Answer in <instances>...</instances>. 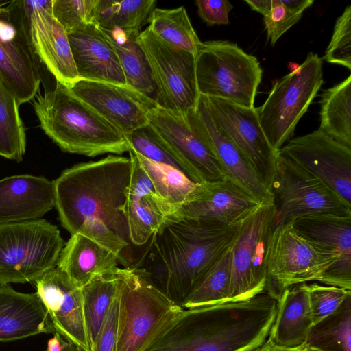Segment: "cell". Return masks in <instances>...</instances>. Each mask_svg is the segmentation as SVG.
Masks as SVG:
<instances>
[{
	"label": "cell",
	"instance_id": "cell-1",
	"mask_svg": "<svg viewBox=\"0 0 351 351\" xmlns=\"http://www.w3.org/2000/svg\"><path fill=\"white\" fill-rule=\"evenodd\" d=\"M276 305L264 291L245 300L183 309L145 351H252L267 339Z\"/></svg>",
	"mask_w": 351,
	"mask_h": 351
},
{
	"label": "cell",
	"instance_id": "cell-2",
	"mask_svg": "<svg viewBox=\"0 0 351 351\" xmlns=\"http://www.w3.org/2000/svg\"><path fill=\"white\" fill-rule=\"evenodd\" d=\"M241 222L223 226L168 216L149 240L152 263L147 268L134 269L182 307L206 272L232 245Z\"/></svg>",
	"mask_w": 351,
	"mask_h": 351
},
{
	"label": "cell",
	"instance_id": "cell-3",
	"mask_svg": "<svg viewBox=\"0 0 351 351\" xmlns=\"http://www.w3.org/2000/svg\"><path fill=\"white\" fill-rule=\"evenodd\" d=\"M132 166L130 157L109 155L66 169L53 181L55 207L71 235L84 223L101 221L129 243L125 206Z\"/></svg>",
	"mask_w": 351,
	"mask_h": 351
},
{
	"label": "cell",
	"instance_id": "cell-4",
	"mask_svg": "<svg viewBox=\"0 0 351 351\" xmlns=\"http://www.w3.org/2000/svg\"><path fill=\"white\" fill-rule=\"evenodd\" d=\"M32 101L41 129L63 152L93 157L130 151L125 135L67 86L56 81Z\"/></svg>",
	"mask_w": 351,
	"mask_h": 351
},
{
	"label": "cell",
	"instance_id": "cell-5",
	"mask_svg": "<svg viewBox=\"0 0 351 351\" xmlns=\"http://www.w3.org/2000/svg\"><path fill=\"white\" fill-rule=\"evenodd\" d=\"M116 351H145L184 309L132 267L118 268Z\"/></svg>",
	"mask_w": 351,
	"mask_h": 351
},
{
	"label": "cell",
	"instance_id": "cell-6",
	"mask_svg": "<svg viewBox=\"0 0 351 351\" xmlns=\"http://www.w3.org/2000/svg\"><path fill=\"white\" fill-rule=\"evenodd\" d=\"M263 70L257 58L227 40L202 43L195 54L199 94L254 108Z\"/></svg>",
	"mask_w": 351,
	"mask_h": 351
},
{
	"label": "cell",
	"instance_id": "cell-7",
	"mask_svg": "<svg viewBox=\"0 0 351 351\" xmlns=\"http://www.w3.org/2000/svg\"><path fill=\"white\" fill-rule=\"evenodd\" d=\"M64 241L44 219L0 224V285L35 281L57 266Z\"/></svg>",
	"mask_w": 351,
	"mask_h": 351
},
{
	"label": "cell",
	"instance_id": "cell-8",
	"mask_svg": "<svg viewBox=\"0 0 351 351\" xmlns=\"http://www.w3.org/2000/svg\"><path fill=\"white\" fill-rule=\"evenodd\" d=\"M322 66V59L309 52L302 64L274 82L265 102L256 108L264 134L275 149L292 137L323 84Z\"/></svg>",
	"mask_w": 351,
	"mask_h": 351
},
{
	"label": "cell",
	"instance_id": "cell-9",
	"mask_svg": "<svg viewBox=\"0 0 351 351\" xmlns=\"http://www.w3.org/2000/svg\"><path fill=\"white\" fill-rule=\"evenodd\" d=\"M271 191L274 228L299 217H351V206L321 180L278 152Z\"/></svg>",
	"mask_w": 351,
	"mask_h": 351
},
{
	"label": "cell",
	"instance_id": "cell-10",
	"mask_svg": "<svg viewBox=\"0 0 351 351\" xmlns=\"http://www.w3.org/2000/svg\"><path fill=\"white\" fill-rule=\"evenodd\" d=\"M39 62L30 41L27 1H0V80L19 106L38 93Z\"/></svg>",
	"mask_w": 351,
	"mask_h": 351
},
{
	"label": "cell",
	"instance_id": "cell-11",
	"mask_svg": "<svg viewBox=\"0 0 351 351\" xmlns=\"http://www.w3.org/2000/svg\"><path fill=\"white\" fill-rule=\"evenodd\" d=\"M338 258L336 253L300 234L291 222L280 225L269 241L265 291L278 299L291 286L318 281Z\"/></svg>",
	"mask_w": 351,
	"mask_h": 351
},
{
	"label": "cell",
	"instance_id": "cell-12",
	"mask_svg": "<svg viewBox=\"0 0 351 351\" xmlns=\"http://www.w3.org/2000/svg\"><path fill=\"white\" fill-rule=\"evenodd\" d=\"M136 39L152 73L157 106L182 114L195 109L200 95L195 56L165 42L148 28L140 32Z\"/></svg>",
	"mask_w": 351,
	"mask_h": 351
},
{
	"label": "cell",
	"instance_id": "cell-13",
	"mask_svg": "<svg viewBox=\"0 0 351 351\" xmlns=\"http://www.w3.org/2000/svg\"><path fill=\"white\" fill-rule=\"evenodd\" d=\"M274 201L262 202L245 219L232 245L230 301L250 299L265 291L267 258L274 229Z\"/></svg>",
	"mask_w": 351,
	"mask_h": 351
},
{
	"label": "cell",
	"instance_id": "cell-14",
	"mask_svg": "<svg viewBox=\"0 0 351 351\" xmlns=\"http://www.w3.org/2000/svg\"><path fill=\"white\" fill-rule=\"evenodd\" d=\"M204 97L216 126L238 148L271 191L278 151L266 138L256 108H249L219 99Z\"/></svg>",
	"mask_w": 351,
	"mask_h": 351
},
{
	"label": "cell",
	"instance_id": "cell-15",
	"mask_svg": "<svg viewBox=\"0 0 351 351\" xmlns=\"http://www.w3.org/2000/svg\"><path fill=\"white\" fill-rule=\"evenodd\" d=\"M147 118L148 123L192 181L201 184L226 178L217 158L190 125L185 114L156 106L149 111Z\"/></svg>",
	"mask_w": 351,
	"mask_h": 351
},
{
	"label": "cell",
	"instance_id": "cell-16",
	"mask_svg": "<svg viewBox=\"0 0 351 351\" xmlns=\"http://www.w3.org/2000/svg\"><path fill=\"white\" fill-rule=\"evenodd\" d=\"M278 152L321 180L351 206V148L319 129L293 138Z\"/></svg>",
	"mask_w": 351,
	"mask_h": 351
},
{
	"label": "cell",
	"instance_id": "cell-17",
	"mask_svg": "<svg viewBox=\"0 0 351 351\" xmlns=\"http://www.w3.org/2000/svg\"><path fill=\"white\" fill-rule=\"evenodd\" d=\"M71 91L124 135L148 124L156 104L128 85L78 80Z\"/></svg>",
	"mask_w": 351,
	"mask_h": 351
},
{
	"label": "cell",
	"instance_id": "cell-18",
	"mask_svg": "<svg viewBox=\"0 0 351 351\" xmlns=\"http://www.w3.org/2000/svg\"><path fill=\"white\" fill-rule=\"evenodd\" d=\"M34 282L56 332L84 351H90L81 289L58 267L47 271Z\"/></svg>",
	"mask_w": 351,
	"mask_h": 351
},
{
	"label": "cell",
	"instance_id": "cell-19",
	"mask_svg": "<svg viewBox=\"0 0 351 351\" xmlns=\"http://www.w3.org/2000/svg\"><path fill=\"white\" fill-rule=\"evenodd\" d=\"M185 114L190 125L217 158L226 178L260 203L274 201L272 193L263 184L241 152L213 122L204 96L199 95L196 108Z\"/></svg>",
	"mask_w": 351,
	"mask_h": 351
},
{
	"label": "cell",
	"instance_id": "cell-20",
	"mask_svg": "<svg viewBox=\"0 0 351 351\" xmlns=\"http://www.w3.org/2000/svg\"><path fill=\"white\" fill-rule=\"evenodd\" d=\"M27 3L29 38L36 56L56 81L71 87L80 78L67 33L51 14V0Z\"/></svg>",
	"mask_w": 351,
	"mask_h": 351
},
{
	"label": "cell",
	"instance_id": "cell-21",
	"mask_svg": "<svg viewBox=\"0 0 351 351\" xmlns=\"http://www.w3.org/2000/svg\"><path fill=\"white\" fill-rule=\"evenodd\" d=\"M261 203L228 178L201 183L197 195L169 216L197 219L223 226L241 222Z\"/></svg>",
	"mask_w": 351,
	"mask_h": 351
},
{
	"label": "cell",
	"instance_id": "cell-22",
	"mask_svg": "<svg viewBox=\"0 0 351 351\" xmlns=\"http://www.w3.org/2000/svg\"><path fill=\"white\" fill-rule=\"evenodd\" d=\"M291 223L303 237L338 255L318 282L351 290V217L306 216Z\"/></svg>",
	"mask_w": 351,
	"mask_h": 351
},
{
	"label": "cell",
	"instance_id": "cell-23",
	"mask_svg": "<svg viewBox=\"0 0 351 351\" xmlns=\"http://www.w3.org/2000/svg\"><path fill=\"white\" fill-rule=\"evenodd\" d=\"M80 80L127 85L114 47L93 23L67 34Z\"/></svg>",
	"mask_w": 351,
	"mask_h": 351
},
{
	"label": "cell",
	"instance_id": "cell-24",
	"mask_svg": "<svg viewBox=\"0 0 351 351\" xmlns=\"http://www.w3.org/2000/svg\"><path fill=\"white\" fill-rule=\"evenodd\" d=\"M54 206L53 181L29 174L0 180V224L38 219Z\"/></svg>",
	"mask_w": 351,
	"mask_h": 351
},
{
	"label": "cell",
	"instance_id": "cell-25",
	"mask_svg": "<svg viewBox=\"0 0 351 351\" xmlns=\"http://www.w3.org/2000/svg\"><path fill=\"white\" fill-rule=\"evenodd\" d=\"M56 330L38 293H24L0 285V341Z\"/></svg>",
	"mask_w": 351,
	"mask_h": 351
},
{
	"label": "cell",
	"instance_id": "cell-26",
	"mask_svg": "<svg viewBox=\"0 0 351 351\" xmlns=\"http://www.w3.org/2000/svg\"><path fill=\"white\" fill-rule=\"evenodd\" d=\"M119 257L90 239L75 233L63 247L57 267L81 289L99 277L116 272Z\"/></svg>",
	"mask_w": 351,
	"mask_h": 351
},
{
	"label": "cell",
	"instance_id": "cell-27",
	"mask_svg": "<svg viewBox=\"0 0 351 351\" xmlns=\"http://www.w3.org/2000/svg\"><path fill=\"white\" fill-rule=\"evenodd\" d=\"M313 326L306 283L285 289L277 299L276 315L268 337L281 346L306 343Z\"/></svg>",
	"mask_w": 351,
	"mask_h": 351
},
{
	"label": "cell",
	"instance_id": "cell-28",
	"mask_svg": "<svg viewBox=\"0 0 351 351\" xmlns=\"http://www.w3.org/2000/svg\"><path fill=\"white\" fill-rule=\"evenodd\" d=\"M103 31L114 47L127 85L156 103L157 91L152 73L136 39L139 32L121 29Z\"/></svg>",
	"mask_w": 351,
	"mask_h": 351
},
{
	"label": "cell",
	"instance_id": "cell-29",
	"mask_svg": "<svg viewBox=\"0 0 351 351\" xmlns=\"http://www.w3.org/2000/svg\"><path fill=\"white\" fill-rule=\"evenodd\" d=\"M319 129L351 148V75L321 95Z\"/></svg>",
	"mask_w": 351,
	"mask_h": 351
},
{
	"label": "cell",
	"instance_id": "cell-30",
	"mask_svg": "<svg viewBox=\"0 0 351 351\" xmlns=\"http://www.w3.org/2000/svg\"><path fill=\"white\" fill-rule=\"evenodd\" d=\"M156 4L154 0H95L90 23L105 31L140 32Z\"/></svg>",
	"mask_w": 351,
	"mask_h": 351
},
{
	"label": "cell",
	"instance_id": "cell-31",
	"mask_svg": "<svg viewBox=\"0 0 351 351\" xmlns=\"http://www.w3.org/2000/svg\"><path fill=\"white\" fill-rule=\"evenodd\" d=\"M177 208L178 206L156 193L127 201L125 216L130 241L136 245L146 244L166 218L175 213Z\"/></svg>",
	"mask_w": 351,
	"mask_h": 351
},
{
	"label": "cell",
	"instance_id": "cell-32",
	"mask_svg": "<svg viewBox=\"0 0 351 351\" xmlns=\"http://www.w3.org/2000/svg\"><path fill=\"white\" fill-rule=\"evenodd\" d=\"M147 22V28L158 38L195 56L202 43L183 6L174 9L154 8Z\"/></svg>",
	"mask_w": 351,
	"mask_h": 351
},
{
	"label": "cell",
	"instance_id": "cell-33",
	"mask_svg": "<svg viewBox=\"0 0 351 351\" xmlns=\"http://www.w3.org/2000/svg\"><path fill=\"white\" fill-rule=\"evenodd\" d=\"M134 154L151 179L156 194L162 199L179 207L197 195L201 184L192 181L182 171L170 165L152 162L138 154Z\"/></svg>",
	"mask_w": 351,
	"mask_h": 351
},
{
	"label": "cell",
	"instance_id": "cell-34",
	"mask_svg": "<svg viewBox=\"0 0 351 351\" xmlns=\"http://www.w3.org/2000/svg\"><path fill=\"white\" fill-rule=\"evenodd\" d=\"M231 276L232 246L206 272L184 301L182 308L230 302Z\"/></svg>",
	"mask_w": 351,
	"mask_h": 351
},
{
	"label": "cell",
	"instance_id": "cell-35",
	"mask_svg": "<svg viewBox=\"0 0 351 351\" xmlns=\"http://www.w3.org/2000/svg\"><path fill=\"white\" fill-rule=\"evenodd\" d=\"M117 271L99 277L81 288L84 317L90 350L110 306L117 296L119 278Z\"/></svg>",
	"mask_w": 351,
	"mask_h": 351
},
{
	"label": "cell",
	"instance_id": "cell-36",
	"mask_svg": "<svg viewBox=\"0 0 351 351\" xmlns=\"http://www.w3.org/2000/svg\"><path fill=\"white\" fill-rule=\"evenodd\" d=\"M15 95L0 80V156L23 160L26 134Z\"/></svg>",
	"mask_w": 351,
	"mask_h": 351
},
{
	"label": "cell",
	"instance_id": "cell-37",
	"mask_svg": "<svg viewBox=\"0 0 351 351\" xmlns=\"http://www.w3.org/2000/svg\"><path fill=\"white\" fill-rule=\"evenodd\" d=\"M306 343L322 351H351V295L334 313L313 326Z\"/></svg>",
	"mask_w": 351,
	"mask_h": 351
},
{
	"label": "cell",
	"instance_id": "cell-38",
	"mask_svg": "<svg viewBox=\"0 0 351 351\" xmlns=\"http://www.w3.org/2000/svg\"><path fill=\"white\" fill-rule=\"evenodd\" d=\"M313 0H269V9L263 16L267 36L271 45L302 18Z\"/></svg>",
	"mask_w": 351,
	"mask_h": 351
},
{
	"label": "cell",
	"instance_id": "cell-39",
	"mask_svg": "<svg viewBox=\"0 0 351 351\" xmlns=\"http://www.w3.org/2000/svg\"><path fill=\"white\" fill-rule=\"evenodd\" d=\"M125 137L130 151L152 162L172 166L184 173L158 134L149 123L125 134Z\"/></svg>",
	"mask_w": 351,
	"mask_h": 351
},
{
	"label": "cell",
	"instance_id": "cell-40",
	"mask_svg": "<svg viewBox=\"0 0 351 351\" xmlns=\"http://www.w3.org/2000/svg\"><path fill=\"white\" fill-rule=\"evenodd\" d=\"M306 288L313 325L334 313L351 295V290L316 282L306 283Z\"/></svg>",
	"mask_w": 351,
	"mask_h": 351
},
{
	"label": "cell",
	"instance_id": "cell-41",
	"mask_svg": "<svg viewBox=\"0 0 351 351\" xmlns=\"http://www.w3.org/2000/svg\"><path fill=\"white\" fill-rule=\"evenodd\" d=\"M323 60L351 71V5L337 19Z\"/></svg>",
	"mask_w": 351,
	"mask_h": 351
},
{
	"label": "cell",
	"instance_id": "cell-42",
	"mask_svg": "<svg viewBox=\"0 0 351 351\" xmlns=\"http://www.w3.org/2000/svg\"><path fill=\"white\" fill-rule=\"evenodd\" d=\"M95 0H51V14L68 34L90 23Z\"/></svg>",
	"mask_w": 351,
	"mask_h": 351
},
{
	"label": "cell",
	"instance_id": "cell-43",
	"mask_svg": "<svg viewBox=\"0 0 351 351\" xmlns=\"http://www.w3.org/2000/svg\"><path fill=\"white\" fill-rule=\"evenodd\" d=\"M119 302L117 296L111 303L90 351H116Z\"/></svg>",
	"mask_w": 351,
	"mask_h": 351
},
{
	"label": "cell",
	"instance_id": "cell-44",
	"mask_svg": "<svg viewBox=\"0 0 351 351\" xmlns=\"http://www.w3.org/2000/svg\"><path fill=\"white\" fill-rule=\"evenodd\" d=\"M199 17L208 26L229 24L228 15L233 5L228 0H197Z\"/></svg>",
	"mask_w": 351,
	"mask_h": 351
},
{
	"label": "cell",
	"instance_id": "cell-45",
	"mask_svg": "<svg viewBox=\"0 0 351 351\" xmlns=\"http://www.w3.org/2000/svg\"><path fill=\"white\" fill-rule=\"evenodd\" d=\"M128 152L132 166L127 191V201L138 199L148 194H156L151 179L141 167L134 153L132 151Z\"/></svg>",
	"mask_w": 351,
	"mask_h": 351
},
{
	"label": "cell",
	"instance_id": "cell-46",
	"mask_svg": "<svg viewBox=\"0 0 351 351\" xmlns=\"http://www.w3.org/2000/svg\"><path fill=\"white\" fill-rule=\"evenodd\" d=\"M45 351H84L75 344L66 341L59 333L53 334V337L47 341Z\"/></svg>",
	"mask_w": 351,
	"mask_h": 351
},
{
	"label": "cell",
	"instance_id": "cell-47",
	"mask_svg": "<svg viewBox=\"0 0 351 351\" xmlns=\"http://www.w3.org/2000/svg\"><path fill=\"white\" fill-rule=\"evenodd\" d=\"M306 343L296 347L281 346L274 343L271 339H267L258 347L252 351H304L307 347Z\"/></svg>",
	"mask_w": 351,
	"mask_h": 351
},
{
	"label": "cell",
	"instance_id": "cell-48",
	"mask_svg": "<svg viewBox=\"0 0 351 351\" xmlns=\"http://www.w3.org/2000/svg\"><path fill=\"white\" fill-rule=\"evenodd\" d=\"M304 351H322L316 348L308 346V347Z\"/></svg>",
	"mask_w": 351,
	"mask_h": 351
}]
</instances>
